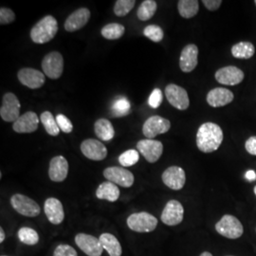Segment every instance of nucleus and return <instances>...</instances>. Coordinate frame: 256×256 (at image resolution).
<instances>
[{
	"label": "nucleus",
	"mask_w": 256,
	"mask_h": 256,
	"mask_svg": "<svg viewBox=\"0 0 256 256\" xmlns=\"http://www.w3.org/2000/svg\"><path fill=\"white\" fill-rule=\"evenodd\" d=\"M223 142V131L218 124L205 122L196 133V146L203 153H212L220 148Z\"/></svg>",
	"instance_id": "nucleus-1"
},
{
	"label": "nucleus",
	"mask_w": 256,
	"mask_h": 256,
	"mask_svg": "<svg viewBox=\"0 0 256 256\" xmlns=\"http://www.w3.org/2000/svg\"><path fill=\"white\" fill-rule=\"evenodd\" d=\"M58 32L57 20L46 16L39 20L30 30V38L36 44H45L54 38Z\"/></svg>",
	"instance_id": "nucleus-2"
},
{
	"label": "nucleus",
	"mask_w": 256,
	"mask_h": 256,
	"mask_svg": "<svg viewBox=\"0 0 256 256\" xmlns=\"http://www.w3.org/2000/svg\"><path fill=\"white\" fill-rule=\"evenodd\" d=\"M128 228L136 232H151L158 226V220L147 212H135L128 216Z\"/></svg>",
	"instance_id": "nucleus-3"
},
{
	"label": "nucleus",
	"mask_w": 256,
	"mask_h": 256,
	"mask_svg": "<svg viewBox=\"0 0 256 256\" xmlns=\"http://www.w3.org/2000/svg\"><path fill=\"white\" fill-rule=\"evenodd\" d=\"M216 232L224 238L229 239H238L241 238L244 228L241 222L234 216L225 214L216 224Z\"/></svg>",
	"instance_id": "nucleus-4"
},
{
	"label": "nucleus",
	"mask_w": 256,
	"mask_h": 256,
	"mask_svg": "<svg viewBox=\"0 0 256 256\" xmlns=\"http://www.w3.org/2000/svg\"><path fill=\"white\" fill-rule=\"evenodd\" d=\"M10 205L18 214L27 218H36L41 212L36 202L22 194H14L10 198Z\"/></svg>",
	"instance_id": "nucleus-5"
},
{
	"label": "nucleus",
	"mask_w": 256,
	"mask_h": 256,
	"mask_svg": "<svg viewBox=\"0 0 256 256\" xmlns=\"http://www.w3.org/2000/svg\"><path fill=\"white\" fill-rule=\"evenodd\" d=\"M42 70L50 79H59L64 72V58L58 52H52L42 60Z\"/></svg>",
	"instance_id": "nucleus-6"
},
{
	"label": "nucleus",
	"mask_w": 256,
	"mask_h": 256,
	"mask_svg": "<svg viewBox=\"0 0 256 256\" xmlns=\"http://www.w3.org/2000/svg\"><path fill=\"white\" fill-rule=\"evenodd\" d=\"M20 102L16 94L8 92L3 96L0 108L1 119L7 122H14L20 118Z\"/></svg>",
	"instance_id": "nucleus-7"
},
{
	"label": "nucleus",
	"mask_w": 256,
	"mask_h": 256,
	"mask_svg": "<svg viewBox=\"0 0 256 256\" xmlns=\"http://www.w3.org/2000/svg\"><path fill=\"white\" fill-rule=\"evenodd\" d=\"M104 176L110 182L124 188L131 187L135 182V178L132 172H130L126 168L118 166L106 168L104 171Z\"/></svg>",
	"instance_id": "nucleus-8"
},
{
	"label": "nucleus",
	"mask_w": 256,
	"mask_h": 256,
	"mask_svg": "<svg viewBox=\"0 0 256 256\" xmlns=\"http://www.w3.org/2000/svg\"><path fill=\"white\" fill-rule=\"evenodd\" d=\"M137 149L148 162L155 164L164 153V144L156 140H140L138 142Z\"/></svg>",
	"instance_id": "nucleus-9"
},
{
	"label": "nucleus",
	"mask_w": 256,
	"mask_h": 256,
	"mask_svg": "<svg viewBox=\"0 0 256 256\" xmlns=\"http://www.w3.org/2000/svg\"><path fill=\"white\" fill-rule=\"evenodd\" d=\"M165 96L169 104L176 110H186L190 106L187 92L174 84H170L165 88Z\"/></svg>",
	"instance_id": "nucleus-10"
},
{
	"label": "nucleus",
	"mask_w": 256,
	"mask_h": 256,
	"mask_svg": "<svg viewBox=\"0 0 256 256\" xmlns=\"http://www.w3.org/2000/svg\"><path fill=\"white\" fill-rule=\"evenodd\" d=\"M75 243L88 256H101L102 254L104 248L99 238L80 232L75 236Z\"/></svg>",
	"instance_id": "nucleus-11"
},
{
	"label": "nucleus",
	"mask_w": 256,
	"mask_h": 256,
	"mask_svg": "<svg viewBox=\"0 0 256 256\" xmlns=\"http://www.w3.org/2000/svg\"><path fill=\"white\" fill-rule=\"evenodd\" d=\"M170 128H171V122L169 120L156 115L148 118L146 120L142 126V133L147 138L153 140L158 135L164 134L166 132H168Z\"/></svg>",
	"instance_id": "nucleus-12"
},
{
	"label": "nucleus",
	"mask_w": 256,
	"mask_h": 256,
	"mask_svg": "<svg viewBox=\"0 0 256 256\" xmlns=\"http://www.w3.org/2000/svg\"><path fill=\"white\" fill-rule=\"evenodd\" d=\"M184 209L182 204L178 200H169L162 212L160 220L167 226H176L182 222Z\"/></svg>",
	"instance_id": "nucleus-13"
},
{
	"label": "nucleus",
	"mask_w": 256,
	"mask_h": 256,
	"mask_svg": "<svg viewBox=\"0 0 256 256\" xmlns=\"http://www.w3.org/2000/svg\"><path fill=\"white\" fill-rule=\"evenodd\" d=\"M19 82L30 90H37L44 86L45 74L32 68H24L18 72Z\"/></svg>",
	"instance_id": "nucleus-14"
},
{
	"label": "nucleus",
	"mask_w": 256,
	"mask_h": 256,
	"mask_svg": "<svg viewBox=\"0 0 256 256\" xmlns=\"http://www.w3.org/2000/svg\"><path fill=\"white\" fill-rule=\"evenodd\" d=\"M81 151L86 158L95 162L102 160L108 156L106 146L100 140L94 138L84 140L81 144Z\"/></svg>",
	"instance_id": "nucleus-15"
},
{
	"label": "nucleus",
	"mask_w": 256,
	"mask_h": 256,
	"mask_svg": "<svg viewBox=\"0 0 256 256\" xmlns=\"http://www.w3.org/2000/svg\"><path fill=\"white\" fill-rule=\"evenodd\" d=\"M162 178L168 188L174 191L182 190L186 182V174L180 166L168 167L162 173Z\"/></svg>",
	"instance_id": "nucleus-16"
},
{
	"label": "nucleus",
	"mask_w": 256,
	"mask_h": 256,
	"mask_svg": "<svg viewBox=\"0 0 256 256\" xmlns=\"http://www.w3.org/2000/svg\"><path fill=\"white\" fill-rule=\"evenodd\" d=\"M214 77L216 81L225 86H236L244 80V72L234 66H228L220 68Z\"/></svg>",
	"instance_id": "nucleus-17"
},
{
	"label": "nucleus",
	"mask_w": 256,
	"mask_h": 256,
	"mask_svg": "<svg viewBox=\"0 0 256 256\" xmlns=\"http://www.w3.org/2000/svg\"><path fill=\"white\" fill-rule=\"evenodd\" d=\"M68 174V162L63 156H56L52 158L48 167L50 180L54 182H62Z\"/></svg>",
	"instance_id": "nucleus-18"
},
{
	"label": "nucleus",
	"mask_w": 256,
	"mask_h": 256,
	"mask_svg": "<svg viewBox=\"0 0 256 256\" xmlns=\"http://www.w3.org/2000/svg\"><path fill=\"white\" fill-rule=\"evenodd\" d=\"M198 48L194 44H189L183 48L180 57V68L183 72L189 74L196 68L198 60Z\"/></svg>",
	"instance_id": "nucleus-19"
},
{
	"label": "nucleus",
	"mask_w": 256,
	"mask_h": 256,
	"mask_svg": "<svg viewBox=\"0 0 256 256\" xmlns=\"http://www.w3.org/2000/svg\"><path fill=\"white\" fill-rule=\"evenodd\" d=\"M90 18V10L86 8H80L66 18L64 22V30L70 32H74L84 27Z\"/></svg>",
	"instance_id": "nucleus-20"
},
{
	"label": "nucleus",
	"mask_w": 256,
	"mask_h": 256,
	"mask_svg": "<svg viewBox=\"0 0 256 256\" xmlns=\"http://www.w3.org/2000/svg\"><path fill=\"white\" fill-rule=\"evenodd\" d=\"M44 212L48 220L54 225H59L64 221V207L62 202L57 198H48L44 204Z\"/></svg>",
	"instance_id": "nucleus-21"
},
{
	"label": "nucleus",
	"mask_w": 256,
	"mask_h": 256,
	"mask_svg": "<svg viewBox=\"0 0 256 256\" xmlns=\"http://www.w3.org/2000/svg\"><path fill=\"white\" fill-rule=\"evenodd\" d=\"M39 124V118L36 113L32 111L26 112L22 116H20L16 122H14L12 129L19 134H27L36 131Z\"/></svg>",
	"instance_id": "nucleus-22"
},
{
	"label": "nucleus",
	"mask_w": 256,
	"mask_h": 256,
	"mask_svg": "<svg viewBox=\"0 0 256 256\" xmlns=\"http://www.w3.org/2000/svg\"><path fill=\"white\" fill-rule=\"evenodd\" d=\"M234 98V93L228 88H216L207 94V102L212 108H221L230 104Z\"/></svg>",
	"instance_id": "nucleus-23"
},
{
	"label": "nucleus",
	"mask_w": 256,
	"mask_h": 256,
	"mask_svg": "<svg viewBox=\"0 0 256 256\" xmlns=\"http://www.w3.org/2000/svg\"><path fill=\"white\" fill-rule=\"evenodd\" d=\"M96 196L99 200L110 202H117L120 198L119 187L118 185L110 182H102L96 190Z\"/></svg>",
	"instance_id": "nucleus-24"
},
{
	"label": "nucleus",
	"mask_w": 256,
	"mask_h": 256,
	"mask_svg": "<svg viewBox=\"0 0 256 256\" xmlns=\"http://www.w3.org/2000/svg\"><path fill=\"white\" fill-rule=\"evenodd\" d=\"M100 241L104 250H106L110 256H122V248L120 244L119 240L115 236L104 232L100 236Z\"/></svg>",
	"instance_id": "nucleus-25"
},
{
	"label": "nucleus",
	"mask_w": 256,
	"mask_h": 256,
	"mask_svg": "<svg viewBox=\"0 0 256 256\" xmlns=\"http://www.w3.org/2000/svg\"><path fill=\"white\" fill-rule=\"evenodd\" d=\"M94 130L97 137L104 142H110L115 136V130L108 120H97L94 124Z\"/></svg>",
	"instance_id": "nucleus-26"
},
{
	"label": "nucleus",
	"mask_w": 256,
	"mask_h": 256,
	"mask_svg": "<svg viewBox=\"0 0 256 256\" xmlns=\"http://www.w3.org/2000/svg\"><path fill=\"white\" fill-rule=\"evenodd\" d=\"M178 9L183 18H192L198 12L200 3L198 0H180Z\"/></svg>",
	"instance_id": "nucleus-27"
},
{
	"label": "nucleus",
	"mask_w": 256,
	"mask_h": 256,
	"mask_svg": "<svg viewBox=\"0 0 256 256\" xmlns=\"http://www.w3.org/2000/svg\"><path fill=\"white\" fill-rule=\"evenodd\" d=\"M256 54V48L250 42H239L232 48V54L238 59H250Z\"/></svg>",
	"instance_id": "nucleus-28"
},
{
	"label": "nucleus",
	"mask_w": 256,
	"mask_h": 256,
	"mask_svg": "<svg viewBox=\"0 0 256 256\" xmlns=\"http://www.w3.org/2000/svg\"><path fill=\"white\" fill-rule=\"evenodd\" d=\"M40 120L48 135L56 137L60 134V128L58 126L56 118L54 117L50 111H44L40 116Z\"/></svg>",
	"instance_id": "nucleus-29"
},
{
	"label": "nucleus",
	"mask_w": 256,
	"mask_h": 256,
	"mask_svg": "<svg viewBox=\"0 0 256 256\" xmlns=\"http://www.w3.org/2000/svg\"><path fill=\"white\" fill-rule=\"evenodd\" d=\"M158 4L154 0H144L137 12L138 18L140 21H147L155 16Z\"/></svg>",
	"instance_id": "nucleus-30"
},
{
	"label": "nucleus",
	"mask_w": 256,
	"mask_h": 256,
	"mask_svg": "<svg viewBox=\"0 0 256 256\" xmlns=\"http://www.w3.org/2000/svg\"><path fill=\"white\" fill-rule=\"evenodd\" d=\"M126 28L119 23H110L102 27L101 30L102 36L108 40L119 39L124 34Z\"/></svg>",
	"instance_id": "nucleus-31"
},
{
	"label": "nucleus",
	"mask_w": 256,
	"mask_h": 256,
	"mask_svg": "<svg viewBox=\"0 0 256 256\" xmlns=\"http://www.w3.org/2000/svg\"><path fill=\"white\" fill-rule=\"evenodd\" d=\"M131 112V104L128 98L120 96L111 106V113L114 117H124Z\"/></svg>",
	"instance_id": "nucleus-32"
},
{
	"label": "nucleus",
	"mask_w": 256,
	"mask_h": 256,
	"mask_svg": "<svg viewBox=\"0 0 256 256\" xmlns=\"http://www.w3.org/2000/svg\"><path fill=\"white\" fill-rule=\"evenodd\" d=\"M18 236L23 244L28 246H34L39 242V236L36 230L28 227L20 228L18 232Z\"/></svg>",
	"instance_id": "nucleus-33"
},
{
	"label": "nucleus",
	"mask_w": 256,
	"mask_h": 256,
	"mask_svg": "<svg viewBox=\"0 0 256 256\" xmlns=\"http://www.w3.org/2000/svg\"><path fill=\"white\" fill-rule=\"evenodd\" d=\"M135 4V0H118L114 6V14L120 18L126 16L134 8Z\"/></svg>",
	"instance_id": "nucleus-34"
},
{
	"label": "nucleus",
	"mask_w": 256,
	"mask_h": 256,
	"mask_svg": "<svg viewBox=\"0 0 256 256\" xmlns=\"http://www.w3.org/2000/svg\"><path fill=\"white\" fill-rule=\"evenodd\" d=\"M138 158H140L138 151L135 149H129L120 156V164L124 167H130L136 164L138 162Z\"/></svg>",
	"instance_id": "nucleus-35"
},
{
	"label": "nucleus",
	"mask_w": 256,
	"mask_h": 256,
	"mask_svg": "<svg viewBox=\"0 0 256 256\" xmlns=\"http://www.w3.org/2000/svg\"><path fill=\"white\" fill-rule=\"evenodd\" d=\"M144 36L147 37L148 39H150L151 41H153L155 43L160 42L164 37L162 28L158 25H149L146 27V28L144 30Z\"/></svg>",
	"instance_id": "nucleus-36"
},
{
	"label": "nucleus",
	"mask_w": 256,
	"mask_h": 256,
	"mask_svg": "<svg viewBox=\"0 0 256 256\" xmlns=\"http://www.w3.org/2000/svg\"><path fill=\"white\" fill-rule=\"evenodd\" d=\"M56 122L58 124V126L60 128L61 131H63L64 133H72L74 130V126L72 122L70 120L68 117H66L64 114H58L56 116Z\"/></svg>",
	"instance_id": "nucleus-37"
},
{
	"label": "nucleus",
	"mask_w": 256,
	"mask_h": 256,
	"mask_svg": "<svg viewBox=\"0 0 256 256\" xmlns=\"http://www.w3.org/2000/svg\"><path fill=\"white\" fill-rule=\"evenodd\" d=\"M164 100L162 92L160 88H155L149 96L148 99V104L152 108H158Z\"/></svg>",
	"instance_id": "nucleus-38"
},
{
	"label": "nucleus",
	"mask_w": 256,
	"mask_h": 256,
	"mask_svg": "<svg viewBox=\"0 0 256 256\" xmlns=\"http://www.w3.org/2000/svg\"><path fill=\"white\" fill-rule=\"evenodd\" d=\"M54 256H78V254L72 246L66 244H60L55 248Z\"/></svg>",
	"instance_id": "nucleus-39"
},
{
	"label": "nucleus",
	"mask_w": 256,
	"mask_h": 256,
	"mask_svg": "<svg viewBox=\"0 0 256 256\" xmlns=\"http://www.w3.org/2000/svg\"><path fill=\"white\" fill-rule=\"evenodd\" d=\"M16 20V14L14 12L5 7H1L0 9V24L1 25H7L10 23H12Z\"/></svg>",
	"instance_id": "nucleus-40"
},
{
	"label": "nucleus",
	"mask_w": 256,
	"mask_h": 256,
	"mask_svg": "<svg viewBox=\"0 0 256 256\" xmlns=\"http://www.w3.org/2000/svg\"><path fill=\"white\" fill-rule=\"evenodd\" d=\"M245 148L248 154L256 156V136L248 138L245 144Z\"/></svg>",
	"instance_id": "nucleus-41"
},
{
	"label": "nucleus",
	"mask_w": 256,
	"mask_h": 256,
	"mask_svg": "<svg viewBox=\"0 0 256 256\" xmlns=\"http://www.w3.org/2000/svg\"><path fill=\"white\" fill-rule=\"evenodd\" d=\"M202 3L209 10L214 12V10L220 9V7L222 4V1L221 0H203Z\"/></svg>",
	"instance_id": "nucleus-42"
},
{
	"label": "nucleus",
	"mask_w": 256,
	"mask_h": 256,
	"mask_svg": "<svg viewBox=\"0 0 256 256\" xmlns=\"http://www.w3.org/2000/svg\"><path fill=\"white\" fill-rule=\"evenodd\" d=\"M245 178H247L248 182L256 180V173L254 170H248V171H247V173L245 174Z\"/></svg>",
	"instance_id": "nucleus-43"
},
{
	"label": "nucleus",
	"mask_w": 256,
	"mask_h": 256,
	"mask_svg": "<svg viewBox=\"0 0 256 256\" xmlns=\"http://www.w3.org/2000/svg\"><path fill=\"white\" fill-rule=\"evenodd\" d=\"M5 240V232L3 228H0V243H2Z\"/></svg>",
	"instance_id": "nucleus-44"
},
{
	"label": "nucleus",
	"mask_w": 256,
	"mask_h": 256,
	"mask_svg": "<svg viewBox=\"0 0 256 256\" xmlns=\"http://www.w3.org/2000/svg\"><path fill=\"white\" fill-rule=\"evenodd\" d=\"M200 256H212V254H210L209 252H202V254Z\"/></svg>",
	"instance_id": "nucleus-45"
},
{
	"label": "nucleus",
	"mask_w": 256,
	"mask_h": 256,
	"mask_svg": "<svg viewBox=\"0 0 256 256\" xmlns=\"http://www.w3.org/2000/svg\"><path fill=\"white\" fill-rule=\"evenodd\" d=\"M254 194H256V187H254Z\"/></svg>",
	"instance_id": "nucleus-46"
},
{
	"label": "nucleus",
	"mask_w": 256,
	"mask_h": 256,
	"mask_svg": "<svg viewBox=\"0 0 256 256\" xmlns=\"http://www.w3.org/2000/svg\"><path fill=\"white\" fill-rule=\"evenodd\" d=\"M254 3H256V2H254Z\"/></svg>",
	"instance_id": "nucleus-47"
},
{
	"label": "nucleus",
	"mask_w": 256,
	"mask_h": 256,
	"mask_svg": "<svg viewBox=\"0 0 256 256\" xmlns=\"http://www.w3.org/2000/svg\"></svg>",
	"instance_id": "nucleus-48"
},
{
	"label": "nucleus",
	"mask_w": 256,
	"mask_h": 256,
	"mask_svg": "<svg viewBox=\"0 0 256 256\" xmlns=\"http://www.w3.org/2000/svg\"></svg>",
	"instance_id": "nucleus-49"
}]
</instances>
